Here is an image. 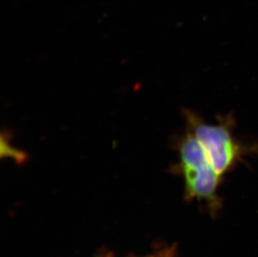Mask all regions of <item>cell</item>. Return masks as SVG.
I'll return each mask as SVG.
<instances>
[{
	"instance_id": "1",
	"label": "cell",
	"mask_w": 258,
	"mask_h": 257,
	"mask_svg": "<svg viewBox=\"0 0 258 257\" xmlns=\"http://www.w3.org/2000/svg\"><path fill=\"white\" fill-rule=\"evenodd\" d=\"M185 117L186 128L198 138L207 160L223 179L246 154V147L234 135L233 121L227 118L210 124L189 110Z\"/></svg>"
},
{
	"instance_id": "2",
	"label": "cell",
	"mask_w": 258,
	"mask_h": 257,
	"mask_svg": "<svg viewBox=\"0 0 258 257\" xmlns=\"http://www.w3.org/2000/svg\"><path fill=\"white\" fill-rule=\"evenodd\" d=\"M177 149L186 197L206 201L216 208L219 204L217 190L222 178L207 160L198 138L186 128V132L177 142Z\"/></svg>"
}]
</instances>
